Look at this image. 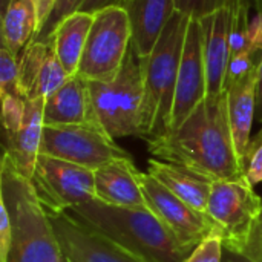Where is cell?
Masks as SVG:
<instances>
[{
    "mask_svg": "<svg viewBox=\"0 0 262 262\" xmlns=\"http://www.w3.org/2000/svg\"><path fill=\"white\" fill-rule=\"evenodd\" d=\"M147 146L154 158L184 166L212 181L244 177L229 123L226 92L207 95L180 127Z\"/></svg>",
    "mask_w": 262,
    "mask_h": 262,
    "instance_id": "6da1fadb",
    "label": "cell"
},
{
    "mask_svg": "<svg viewBox=\"0 0 262 262\" xmlns=\"http://www.w3.org/2000/svg\"><path fill=\"white\" fill-rule=\"evenodd\" d=\"M69 213L144 262H183L192 253L149 207H117L94 200Z\"/></svg>",
    "mask_w": 262,
    "mask_h": 262,
    "instance_id": "7a4b0ae2",
    "label": "cell"
},
{
    "mask_svg": "<svg viewBox=\"0 0 262 262\" xmlns=\"http://www.w3.org/2000/svg\"><path fill=\"white\" fill-rule=\"evenodd\" d=\"M0 200L12 224L9 262H69L31 181L17 170L8 150L0 163Z\"/></svg>",
    "mask_w": 262,
    "mask_h": 262,
    "instance_id": "3957f363",
    "label": "cell"
},
{
    "mask_svg": "<svg viewBox=\"0 0 262 262\" xmlns=\"http://www.w3.org/2000/svg\"><path fill=\"white\" fill-rule=\"evenodd\" d=\"M190 17L175 11L154 49L140 58L144 86L141 137L146 143L170 134L181 55Z\"/></svg>",
    "mask_w": 262,
    "mask_h": 262,
    "instance_id": "277c9868",
    "label": "cell"
},
{
    "mask_svg": "<svg viewBox=\"0 0 262 262\" xmlns=\"http://www.w3.org/2000/svg\"><path fill=\"white\" fill-rule=\"evenodd\" d=\"M95 117L114 140L141 137L144 86L140 57L129 48L118 75L112 81H88Z\"/></svg>",
    "mask_w": 262,
    "mask_h": 262,
    "instance_id": "5b68a950",
    "label": "cell"
},
{
    "mask_svg": "<svg viewBox=\"0 0 262 262\" xmlns=\"http://www.w3.org/2000/svg\"><path fill=\"white\" fill-rule=\"evenodd\" d=\"M132 46V26L123 6H107L94 14V21L78 66L88 81H112Z\"/></svg>",
    "mask_w": 262,
    "mask_h": 262,
    "instance_id": "8992f818",
    "label": "cell"
},
{
    "mask_svg": "<svg viewBox=\"0 0 262 262\" xmlns=\"http://www.w3.org/2000/svg\"><path fill=\"white\" fill-rule=\"evenodd\" d=\"M262 207V198L244 177L218 180L212 184L207 203V218L223 238L224 249L232 253L246 243Z\"/></svg>",
    "mask_w": 262,
    "mask_h": 262,
    "instance_id": "52a82bcc",
    "label": "cell"
},
{
    "mask_svg": "<svg viewBox=\"0 0 262 262\" xmlns=\"http://www.w3.org/2000/svg\"><path fill=\"white\" fill-rule=\"evenodd\" d=\"M31 184L48 216L97 200L94 170L40 154Z\"/></svg>",
    "mask_w": 262,
    "mask_h": 262,
    "instance_id": "ba28073f",
    "label": "cell"
},
{
    "mask_svg": "<svg viewBox=\"0 0 262 262\" xmlns=\"http://www.w3.org/2000/svg\"><path fill=\"white\" fill-rule=\"evenodd\" d=\"M40 154L97 170L101 166L132 155L95 126H45Z\"/></svg>",
    "mask_w": 262,
    "mask_h": 262,
    "instance_id": "9c48e42d",
    "label": "cell"
},
{
    "mask_svg": "<svg viewBox=\"0 0 262 262\" xmlns=\"http://www.w3.org/2000/svg\"><path fill=\"white\" fill-rule=\"evenodd\" d=\"M140 184L147 207L187 249L193 250L215 232L207 215L192 209L152 175L140 172Z\"/></svg>",
    "mask_w": 262,
    "mask_h": 262,
    "instance_id": "30bf717a",
    "label": "cell"
},
{
    "mask_svg": "<svg viewBox=\"0 0 262 262\" xmlns=\"http://www.w3.org/2000/svg\"><path fill=\"white\" fill-rule=\"evenodd\" d=\"M49 221L64 255L71 261L144 262L69 212L51 215Z\"/></svg>",
    "mask_w": 262,
    "mask_h": 262,
    "instance_id": "8fae6325",
    "label": "cell"
},
{
    "mask_svg": "<svg viewBox=\"0 0 262 262\" xmlns=\"http://www.w3.org/2000/svg\"><path fill=\"white\" fill-rule=\"evenodd\" d=\"M207 97V74L203 51V31L198 17H190L181 55L172 112V130L180 127Z\"/></svg>",
    "mask_w": 262,
    "mask_h": 262,
    "instance_id": "7c38bea8",
    "label": "cell"
},
{
    "mask_svg": "<svg viewBox=\"0 0 262 262\" xmlns=\"http://www.w3.org/2000/svg\"><path fill=\"white\" fill-rule=\"evenodd\" d=\"M203 31V51L207 74V95L218 97L226 92V75L230 61L232 9L224 5L200 18Z\"/></svg>",
    "mask_w": 262,
    "mask_h": 262,
    "instance_id": "4fadbf2b",
    "label": "cell"
},
{
    "mask_svg": "<svg viewBox=\"0 0 262 262\" xmlns=\"http://www.w3.org/2000/svg\"><path fill=\"white\" fill-rule=\"evenodd\" d=\"M94 180L97 201L117 207H147L134 158H118L101 166L94 170Z\"/></svg>",
    "mask_w": 262,
    "mask_h": 262,
    "instance_id": "5bb4252c",
    "label": "cell"
},
{
    "mask_svg": "<svg viewBox=\"0 0 262 262\" xmlns=\"http://www.w3.org/2000/svg\"><path fill=\"white\" fill-rule=\"evenodd\" d=\"M45 126H95V117L89 84L83 77L72 75L68 81L45 100Z\"/></svg>",
    "mask_w": 262,
    "mask_h": 262,
    "instance_id": "9a60e30c",
    "label": "cell"
},
{
    "mask_svg": "<svg viewBox=\"0 0 262 262\" xmlns=\"http://www.w3.org/2000/svg\"><path fill=\"white\" fill-rule=\"evenodd\" d=\"M256 81H258V64L256 68L226 88L227 94V111L232 137L236 154L244 164L249 146L253 121H256Z\"/></svg>",
    "mask_w": 262,
    "mask_h": 262,
    "instance_id": "2e32d148",
    "label": "cell"
},
{
    "mask_svg": "<svg viewBox=\"0 0 262 262\" xmlns=\"http://www.w3.org/2000/svg\"><path fill=\"white\" fill-rule=\"evenodd\" d=\"M132 26V46L140 58L155 46L160 34L173 15L175 0H123Z\"/></svg>",
    "mask_w": 262,
    "mask_h": 262,
    "instance_id": "e0dca14e",
    "label": "cell"
},
{
    "mask_svg": "<svg viewBox=\"0 0 262 262\" xmlns=\"http://www.w3.org/2000/svg\"><path fill=\"white\" fill-rule=\"evenodd\" d=\"M45 98L25 100V118L17 134L6 137V149L12 157L17 170L31 181L40 155L45 129Z\"/></svg>",
    "mask_w": 262,
    "mask_h": 262,
    "instance_id": "ac0fdd59",
    "label": "cell"
},
{
    "mask_svg": "<svg viewBox=\"0 0 262 262\" xmlns=\"http://www.w3.org/2000/svg\"><path fill=\"white\" fill-rule=\"evenodd\" d=\"M147 173L158 180L163 186H166L173 195H177L192 209L206 215L213 184L212 180L184 166L161 161L154 157L149 160Z\"/></svg>",
    "mask_w": 262,
    "mask_h": 262,
    "instance_id": "d6986e66",
    "label": "cell"
},
{
    "mask_svg": "<svg viewBox=\"0 0 262 262\" xmlns=\"http://www.w3.org/2000/svg\"><path fill=\"white\" fill-rule=\"evenodd\" d=\"M92 21L94 14L78 11L66 17L52 35L55 54L69 77L78 72Z\"/></svg>",
    "mask_w": 262,
    "mask_h": 262,
    "instance_id": "ffe728a7",
    "label": "cell"
},
{
    "mask_svg": "<svg viewBox=\"0 0 262 262\" xmlns=\"http://www.w3.org/2000/svg\"><path fill=\"white\" fill-rule=\"evenodd\" d=\"M34 0H15L2 15V46L18 58L25 46L38 34Z\"/></svg>",
    "mask_w": 262,
    "mask_h": 262,
    "instance_id": "44dd1931",
    "label": "cell"
},
{
    "mask_svg": "<svg viewBox=\"0 0 262 262\" xmlns=\"http://www.w3.org/2000/svg\"><path fill=\"white\" fill-rule=\"evenodd\" d=\"M0 95H15L25 98L20 91L18 58L3 46L0 49Z\"/></svg>",
    "mask_w": 262,
    "mask_h": 262,
    "instance_id": "7402d4cb",
    "label": "cell"
},
{
    "mask_svg": "<svg viewBox=\"0 0 262 262\" xmlns=\"http://www.w3.org/2000/svg\"><path fill=\"white\" fill-rule=\"evenodd\" d=\"M84 0H55V5L52 8V12L49 14L45 26L41 28V31L34 37L35 40H51L55 29L58 28V25L69 15L78 12L83 6Z\"/></svg>",
    "mask_w": 262,
    "mask_h": 262,
    "instance_id": "603a6c76",
    "label": "cell"
},
{
    "mask_svg": "<svg viewBox=\"0 0 262 262\" xmlns=\"http://www.w3.org/2000/svg\"><path fill=\"white\" fill-rule=\"evenodd\" d=\"M2 98V121L6 137L18 132L25 118V98L15 95H0Z\"/></svg>",
    "mask_w": 262,
    "mask_h": 262,
    "instance_id": "cb8c5ba5",
    "label": "cell"
},
{
    "mask_svg": "<svg viewBox=\"0 0 262 262\" xmlns=\"http://www.w3.org/2000/svg\"><path fill=\"white\" fill-rule=\"evenodd\" d=\"M224 252L226 249L223 244V238L216 232H212L183 262H223Z\"/></svg>",
    "mask_w": 262,
    "mask_h": 262,
    "instance_id": "d4e9b609",
    "label": "cell"
},
{
    "mask_svg": "<svg viewBox=\"0 0 262 262\" xmlns=\"http://www.w3.org/2000/svg\"><path fill=\"white\" fill-rule=\"evenodd\" d=\"M244 175L252 186L262 183V132L250 141L246 160H244Z\"/></svg>",
    "mask_w": 262,
    "mask_h": 262,
    "instance_id": "484cf974",
    "label": "cell"
},
{
    "mask_svg": "<svg viewBox=\"0 0 262 262\" xmlns=\"http://www.w3.org/2000/svg\"><path fill=\"white\" fill-rule=\"evenodd\" d=\"M236 255H241L249 262H262V207L246 243Z\"/></svg>",
    "mask_w": 262,
    "mask_h": 262,
    "instance_id": "4316f807",
    "label": "cell"
},
{
    "mask_svg": "<svg viewBox=\"0 0 262 262\" xmlns=\"http://www.w3.org/2000/svg\"><path fill=\"white\" fill-rule=\"evenodd\" d=\"M232 0H175V9L189 17H204Z\"/></svg>",
    "mask_w": 262,
    "mask_h": 262,
    "instance_id": "83f0119b",
    "label": "cell"
},
{
    "mask_svg": "<svg viewBox=\"0 0 262 262\" xmlns=\"http://www.w3.org/2000/svg\"><path fill=\"white\" fill-rule=\"evenodd\" d=\"M12 249V224L5 203L0 200V262H9Z\"/></svg>",
    "mask_w": 262,
    "mask_h": 262,
    "instance_id": "f1b7e54d",
    "label": "cell"
},
{
    "mask_svg": "<svg viewBox=\"0 0 262 262\" xmlns=\"http://www.w3.org/2000/svg\"><path fill=\"white\" fill-rule=\"evenodd\" d=\"M249 51L259 55L262 52V14L256 12L255 17L250 20L249 32H247Z\"/></svg>",
    "mask_w": 262,
    "mask_h": 262,
    "instance_id": "f546056e",
    "label": "cell"
},
{
    "mask_svg": "<svg viewBox=\"0 0 262 262\" xmlns=\"http://www.w3.org/2000/svg\"><path fill=\"white\" fill-rule=\"evenodd\" d=\"M35 8H37V15H38V32L41 31V28L45 26L49 14L52 12V8L55 5V0H34Z\"/></svg>",
    "mask_w": 262,
    "mask_h": 262,
    "instance_id": "4dcf8cb0",
    "label": "cell"
},
{
    "mask_svg": "<svg viewBox=\"0 0 262 262\" xmlns=\"http://www.w3.org/2000/svg\"><path fill=\"white\" fill-rule=\"evenodd\" d=\"M121 3H123V0H84L80 11L95 14L97 11L103 9V8H107V6H115V5L121 6Z\"/></svg>",
    "mask_w": 262,
    "mask_h": 262,
    "instance_id": "1f68e13d",
    "label": "cell"
},
{
    "mask_svg": "<svg viewBox=\"0 0 262 262\" xmlns=\"http://www.w3.org/2000/svg\"><path fill=\"white\" fill-rule=\"evenodd\" d=\"M256 121L262 124V52L258 57V81H256ZM262 132V129H261Z\"/></svg>",
    "mask_w": 262,
    "mask_h": 262,
    "instance_id": "d6a6232c",
    "label": "cell"
},
{
    "mask_svg": "<svg viewBox=\"0 0 262 262\" xmlns=\"http://www.w3.org/2000/svg\"><path fill=\"white\" fill-rule=\"evenodd\" d=\"M223 262H249L246 258H243L241 255H236V253H232V252H224V258Z\"/></svg>",
    "mask_w": 262,
    "mask_h": 262,
    "instance_id": "836d02e7",
    "label": "cell"
},
{
    "mask_svg": "<svg viewBox=\"0 0 262 262\" xmlns=\"http://www.w3.org/2000/svg\"><path fill=\"white\" fill-rule=\"evenodd\" d=\"M15 0H0V14L3 15L6 12V9L14 3Z\"/></svg>",
    "mask_w": 262,
    "mask_h": 262,
    "instance_id": "e575fe53",
    "label": "cell"
},
{
    "mask_svg": "<svg viewBox=\"0 0 262 262\" xmlns=\"http://www.w3.org/2000/svg\"><path fill=\"white\" fill-rule=\"evenodd\" d=\"M253 3H255V9H256V12H261L262 14V0H253Z\"/></svg>",
    "mask_w": 262,
    "mask_h": 262,
    "instance_id": "d590c367",
    "label": "cell"
},
{
    "mask_svg": "<svg viewBox=\"0 0 262 262\" xmlns=\"http://www.w3.org/2000/svg\"><path fill=\"white\" fill-rule=\"evenodd\" d=\"M68 259H69V258H68ZM69 262H74V261H71V259H69Z\"/></svg>",
    "mask_w": 262,
    "mask_h": 262,
    "instance_id": "8d00e7d4",
    "label": "cell"
}]
</instances>
